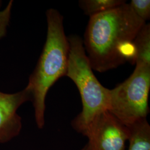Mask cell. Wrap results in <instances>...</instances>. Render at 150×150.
<instances>
[{
  "label": "cell",
  "mask_w": 150,
  "mask_h": 150,
  "mask_svg": "<svg viewBox=\"0 0 150 150\" xmlns=\"http://www.w3.org/2000/svg\"><path fill=\"white\" fill-rule=\"evenodd\" d=\"M145 23L127 2L91 17L83 43L93 70L105 72L127 61L134 64L133 41Z\"/></svg>",
  "instance_id": "cell-1"
},
{
  "label": "cell",
  "mask_w": 150,
  "mask_h": 150,
  "mask_svg": "<svg viewBox=\"0 0 150 150\" xmlns=\"http://www.w3.org/2000/svg\"><path fill=\"white\" fill-rule=\"evenodd\" d=\"M46 40L27 85L31 93L36 123L40 129L45 123V102L48 91L57 81L66 75L70 48L62 15L57 10L50 8L46 12Z\"/></svg>",
  "instance_id": "cell-2"
},
{
  "label": "cell",
  "mask_w": 150,
  "mask_h": 150,
  "mask_svg": "<svg viewBox=\"0 0 150 150\" xmlns=\"http://www.w3.org/2000/svg\"><path fill=\"white\" fill-rule=\"evenodd\" d=\"M70 48L66 76L75 83L80 94L82 111L72 121L77 132L83 134L93 121L108 111L109 89L103 87L93 74L83 40L76 35L68 38Z\"/></svg>",
  "instance_id": "cell-3"
},
{
  "label": "cell",
  "mask_w": 150,
  "mask_h": 150,
  "mask_svg": "<svg viewBox=\"0 0 150 150\" xmlns=\"http://www.w3.org/2000/svg\"><path fill=\"white\" fill-rule=\"evenodd\" d=\"M135 64L127 79L108 91V111L127 127L147 118L150 112V65Z\"/></svg>",
  "instance_id": "cell-4"
},
{
  "label": "cell",
  "mask_w": 150,
  "mask_h": 150,
  "mask_svg": "<svg viewBox=\"0 0 150 150\" xmlns=\"http://www.w3.org/2000/svg\"><path fill=\"white\" fill-rule=\"evenodd\" d=\"M83 135L88 139L86 150H125L129 129L105 111L97 116Z\"/></svg>",
  "instance_id": "cell-5"
},
{
  "label": "cell",
  "mask_w": 150,
  "mask_h": 150,
  "mask_svg": "<svg viewBox=\"0 0 150 150\" xmlns=\"http://www.w3.org/2000/svg\"><path fill=\"white\" fill-rule=\"evenodd\" d=\"M31 100V93L27 86L13 93L0 91V144L10 142L20 134L22 123L18 109Z\"/></svg>",
  "instance_id": "cell-6"
},
{
  "label": "cell",
  "mask_w": 150,
  "mask_h": 150,
  "mask_svg": "<svg viewBox=\"0 0 150 150\" xmlns=\"http://www.w3.org/2000/svg\"><path fill=\"white\" fill-rule=\"evenodd\" d=\"M128 128V150H150V126L147 118L139 120Z\"/></svg>",
  "instance_id": "cell-7"
},
{
  "label": "cell",
  "mask_w": 150,
  "mask_h": 150,
  "mask_svg": "<svg viewBox=\"0 0 150 150\" xmlns=\"http://www.w3.org/2000/svg\"><path fill=\"white\" fill-rule=\"evenodd\" d=\"M135 56L134 64L150 65V24L145 23L133 41Z\"/></svg>",
  "instance_id": "cell-8"
},
{
  "label": "cell",
  "mask_w": 150,
  "mask_h": 150,
  "mask_svg": "<svg viewBox=\"0 0 150 150\" xmlns=\"http://www.w3.org/2000/svg\"><path fill=\"white\" fill-rule=\"evenodd\" d=\"M125 2L126 1L125 0H81L79 4L85 14L91 17L110 10Z\"/></svg>",
  "instance_id": "cell-9"
},
{
  "label": "cell",
  "mask_w": 150,
  "mask_h": 150,
  "mask_svg": "<svg viewBox=\"0 0 150 150\" xmlns=\"http://www.w3.org/2000/svg\"><path fill=\"white\" fill-rule=\"evenodd\" d=\"M134 13L145 22L150 18V0H132L129 3Z\"/></svg>",
  "instance_id": "cell-10"
},
{
  "label": "cell",
  "mask_w": 150,
  "mask_h": 150,
  "mask_svg": "<svg viewBox=\"0 0 150 150\" xmlns=\"http://www.w3.org/2000/svg\"><path fill=\"white\" fill-rule=\"evenodd\" d=\"M86 150V146H85V147H83V148L82 150Z\"/></svg>",
  "instance_id": "cell-11"
},
{
  "label": "cell",
  "mask_w": 150,
  "mask_h": 150,
  "mask_svg": "<svg viewBox=\"0 0 150 150\" xmlns=\"http://www.w3.org/2000/svg\"><path fill=\"white\" fill-rule=\"evenodd\" d=\"M1 5H2V2H1V1H0V7H1Z\"/></svg>",
  "instance_id": "cell-12"
}]
</instances>
